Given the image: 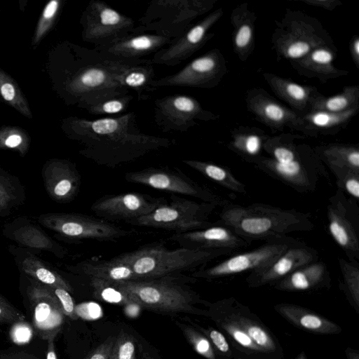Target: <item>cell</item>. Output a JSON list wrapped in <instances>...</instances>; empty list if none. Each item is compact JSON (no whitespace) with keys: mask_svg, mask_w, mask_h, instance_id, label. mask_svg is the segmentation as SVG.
I'll return each instance as SVG.
<instances>
[{"mask_svg":"<svg viewBox=\"0 0 359 359\" xmlns=\"http://www.w3.org/2000/svg\"><path fill=\"white\" fill-rule=\"evenodd\" d=\"M69 124L70 134L83 146L80 154L110 168L175 144L174 140L142 133L132 112L116 118H74Z\"/></svg>","mask_w":359,"mask_h":359,"instance_id":"6da1fadb","label":"cell"},{"mask_svg":"<svg viewBox=\"0 0 359 359\" xmlns=\"http://www.w3.org/2000/svg\"><path fill=\"white\" fill-rule=\"evenodd\" d=\"M299 136L267 137L262 149L269 156L259 155L246 161L299 193L313 191L322 178L330 181V176L313 148L299 142L302 137L296 141Z\"/></svg>","mask_w":359,"mask_h":359,"instance_id":"7a4b0ae2","label":"cell"},{"mask_svg":"<svg viewBox=\"0 0 359 359\" xmlns=\"http://www.w3.org/2000/svg\"><path fill=\"white\" fill-rule=\"evenodd\" d=\"M210 318L233 348L251 359H285L283 348L273 332L250 308L235 297L205 305Z\"/></svg>","mask_w":359,"mask_h":359,"instance_id":"3957f363","label":"cell"},{"mask_svg":"<svg viewBox=\"0 0 359 359\" xmlns=\"http://www.w3.org/2000/svg\"><path fill=\"white\" fill-rule=\"evenodd\" d=\"M216 222L231 228L246 240L268 241L294 232L309 231L315 225L311 215L294 209H284L265 203L224 206Z\"/></svg>","mask_w":359,"mask_h":359,"instance_id":"277c9868","label":"cell"},{"mask_svg":"<svg viewBox=\"0 0 359 359\" xmlns=\"http://www.w3.org/2000/svg\"><path fill=\"white\" fill-rule=\"evenodd\" d=\"M233 252L224 250L168 249L161 245H147L116 256L133 271L135 280L179 276L203 268L211 261Z\"/></svg>","mask_w":359,"mask_h":359,"instance_id":"5b68a950","label":"cell"},{"mask_svg":"<svg viewBox=\"0 0 359 359\" xmlns=\"http://www.w3.org/2000/svg\"><path fill=\"white\" fill-rule=\"evenodd\" d=\"M137 306L164 313H185L207 317V301L184 285L179 276L139 280L109 282Z\"/></svg>","mask_w":359,"mask_h":359,"instance_id":"8992f818","label":"cell"},{"mask_svg":"<svg viewBox=\"0 0 359 359\" xmlns=\"http://www.w3.org/2000/svg\"><path fill=\"white\" fill-rule=\"evenodd\" d=\"M271 43L279 58L290 61L302 58L316 48L334 45L329 33L316 18L290 9L276 22Z\"/></svg>","mask_w":359,"mask_h":359,"instance_id":"52a82bcc","label":"cell"},{"mask_svg":"<svg viewBox=\"0 0 359 359\" xmlns=\"http://www.w3.org/2000/svg\"><path fill=\"white\" fill-rule=\"evenodd\" d=\"M216 0H155L151 1L132 34L154 32L177 39L198 17L210 11Z\"/></svg>","mask_w":359,"mask_h":359,"instance_id":"ba28073f","label":"cell"},{"mask_svg":"<svg viewBox=\"0 0 359 359\" xmlns=\"http://www.w3.org/2000/svg\"><path fill=\"white\" fill-rule=\"evenodd\" d=\"M165 202L151 213L130 220L134 226L172 231L175 233H185L207 228L212 225L209 217L218 206L215 203L197 202L171 194Z\"/></svg>","mask_w":359,"mask_h":359,"instance_id":"9c48e42d","label":"cell"},{"mask_svg":"<svg viewBox=\"0 0 359 359\" xmlns=\"http://www.w3.org/2000/svg\"><path fill=\"white\" fill-rule=\"evenodd\" d=\"M124 178L130 183L145 185L172 194L188 196L218 206L230 203L208 187L195 182L178 168L149 167L126 172Z\"/></svg>","mask_w":359,"mask_h":359,"instance_id":"30bf717a","label":"cell"},{"mask_svg":"<svg viewBox=\"0 0 359 359\" xmlns=\"http://www.w3.org/2000/svg\"><path fill=\"white\" fill-rule=\"evenodd\" d=\"M298 241L290 236L268 240L253 250L230 256L212 266L199 269L191 276L196 279L212 280L250 273L271 264Z\"/></svg>","mask_w":359,"mask_h":359,"instance_id":"8fae6325","label":"cell"},{"mask_svg":"<svg viewBox=\"0 0 359 359\" xmlns=\"http://www.w3.org/2000/svg\"><path fill=\"white\" fill-rule=\"evenodd\" d=\"M38 220L45 227L74 240L115 241L133 233L103 219L79 213H48Z\"/></svg>","mask_w":359,"mask_h":359,"instance_id":"7c38bea8","label":"cell"},{"mask_svg":"<svg viewBox=\"0 0 359 359\" xmlns=\"http://www.w3.org/2000/svg\"><path fill=\"white\" fill-rule=\"evenodd\" d=\"M328 232L348 259L359 260V208L358 201L340 189L328 200Z\"/></svg>","mask_w":359,"mask_h":359,"instance_id":"4fadbf2b","label":"cell"},{"mask_svg":"<svg viewBox=\"0 0 359 359\" xmlns=\"http://www.w3.org/2000/svg\"><path fill=\"white\" fill-rule=\"evenodd\" d=\"M135 22L104 2L91 0L82 17L84 41L104 46L132 34Z\"/></svg>","mask_w":359,"mask_h":359,"instance_id":"5bb4252c","label":"cell"},{"mask_svg":"<svg viewBox=\"0 0 359 359\" xmlns=\"http://www.w3.org/2000/svg\"><path fill=\"white\" fill-rule=\"evenodd\" d=\"M154 121L163 132H186L201 121L218 116L204 109L198 100L184 95H172L154 102Z\"/></svg>","mask_w":359,"mask_h":359,"instance_id":"9a60e30c","label":"cell"},{"mask_svg":"<svg viewBox=\"0 0 359 359\" xmlns=\"http://www.w3.org/2000/svg\"><path fill=\"white\" fill-rule=\"evenodd\" d=\"M226 71L224 56L219 50L214 49L194 59L179 72L156 79L153 86L211 88L219 84Z\"/></svg>","mask_w":359,"mask_h":359,"instance_id":"2e32d148","label":"cell"},{"mask_svg":"<svg viewBox=\"0 0 359 359\" xmlns=\"http://www.w3.org/2000/svg\"><path fill=\"white\" fill-rule=\"evenodd\" d=\"M26 294L35 334L46 341L55 338L65 316L57 297L50 287L35 280L31 281Z\"/></svg>","mask_w":359,"mask_h":359,"instance_id":"e0dca14e","label":"cell"},{"mask_svg":"<svg viewBox=\"0 0 359 359\" xmlns=\"http://www.w3.org/2000/svg\"><path fill=\"white\" fill-rule=\"evenodd\" d=\"M167 202L163 197H153L147 194L127 192L105 195L90 206L91 211L104 220H130L145 216Z\"/></svg>","mask_w":359,"mask_h":359,"instance_id":"ac0fdd59","label":"cell"},{"mask_svg":"<svg viewBox=\"0 0 359 359\" xmlns=\"http://www.w3.org/2000/svg\"><path fill=\"white\" fill-rule=\"evenodd\" d=\"M245 102L248 110L255 118L271 129H288L304 134L306 123L302 115L282 105L264 89L248 90Z\"/></svg>","mask_w":359,"mask_h":359,"instance_id":"d6986e66","label":"cell"},{"mask_svg":"<svg viewBox=\"0 0 359 359\" xmlns=\"http://www.w3.org/2000/svg\"><path fill=\"white\" fill-rule=\"evenodd\" d=\"M223 13L222 8L210 13L181 36L172 39L168 46L157 52L151 59L152 62L175 66L190 57L212 37V34L209 31Z\"/></svg>","mask_w":359,"mask_h":359,"instance_id":"ffe728a7","label":"cell"},{"mask_svg":"<svg viewBox=\"0 0 359 359\" xmlns=\"http://www.w3.org/2000/svg\"><path fill=\"white\" fill-rule=\"evenodd\" d=\"M317 260L319 254L316 250L299 241L271 264L249 273L245 283L250 288L272 285L296 269Z\"/></svg>","mask_w":359,"mask_h":359,"instance_id":"44dd1931","label":"cell"},{"mask_svg":"<svg viewBox=\"0 0 359 359\" xmlns=\"http://www.w3.org/2000/svg\"><path fill=\"white\" fill-rule=\"evenodd\" d=\"M170 240L191 250H224L233 252L250 246L252 241L239 236L231 228L213 222L202 229L174 233Z\"/></svg>","mask_w":359,"mask_h":359,"instance_id":"7402d4cb","label":"cell"},{"mask_svg":"<svg viewBox=\"0 0 359 359\" xmlns=\"http://www.w3.org/2000/svg\"><path fill=\"white\" fill-rule=\"evenodd\" d=\"M172 39L160 34H130L104 46L95 47L105 57L118 61L139 62L147 56L155 55L168 46Z\"/></svg>","mask_w":359,"mask_h":359,"instance_id":"603a6c76","label":"cell"},{"mask_svg":"<svg viewBox=\"0 0 359 359\" xmlns=\"http://www.w3.org/2000/svg\"><path fill=\"white\" fill-rule=\"evenodd\" d=\"M45 188L53 200L60 203L73 201L81 186V175L72 163L54 160L44 166L42 172Z\"/></svg>","mask_w":359,"mask_h":359,"instance_id":"cb8c5ba5","label":"cell"},{"mask_svg":"<svg viewBox=\"0 0 359 359\" xmlns=\"http://www.w3.org/2000/svg\"><path fill=\"white\" fill-rule=\"evenodd\" d=\"M273 309L290 324L306 332L333 335L342 332L338 324L308 308L294 304L280 303Z\"/></svg>","mask_w":359,"mask_h":359,"instance_id":"d4e9b609","label":"cell"},{"mask_svg":"<svg viewBox=\"0 0 359 359\" xmlns=\"http://www.w3.org/2000/svg\"><path fill=\"white\" fill-rule=\"evenodd\" d=\"M337 50L334 45L320 46L312 50L302 58L290 61V63L299 74L316 78L325 83L330 79L348 74L347 71L338 69L334 65Z\"/></svg>","mask_w":359,"mask_h":359,"instance_id":"484cf974","label":"cell"},{"mask_svg":"<svg viewBox=\"0 0 359 359\" xmlns=\"http://www.w3.org/2000/svg\"><path fill=\"white\" fill-rule=\"evenodd\" d=\"M331 281L327 264L317 260L296 269L271 286L283 292H305L329 289Z\"/></svg>","mask_w":359,"mask_h":359,"instance_id":"4316f807","label":"cell"},{"mask_svg":"<svg viewBox=\"0 0 359 359\" xmlns=\"http://www.w3.org/2000/svg\"><path fill=\"white\" fill-rule=\"evenodd\" d=\"M4 233L6 237L29 248L48 250L58 258L67 255V250L40 229L22 218L17 219L5 226Z\"/></svg>","mask_w":359,"mask_h":359,"instance_id":"83f0119b","label":"cell"},{"mask_svg":"<svg viewBox=\"0 0 359 359\" xmlns=\"http://www.w3.org/2000/svg\"><path fill=\"white\" fill-rule=\"evenodd\" d=\"M263 77L271 90L301 115L309 112L312 102L321 95L314 86L301 85L272 73H264Z\"/></svg>","mask_w":359,"mask_h":359,"instance_id":"f1b7e54d","label":"cell"},{"mask_svg":"<svg viewBox=\"0 0 359 359\" xmlns=\"http://www.w3.org/2000/svg\"><path fill=\"white\" fill-rule=\"evenodd\" d=\"M255 13L247 3L238 5L231 14L233 26V46L238 58L244 62L252 53L255 47Z\"/></svg>","mask_w":359,"mask_h":359,"instance_id":"f546056e","label":"cell"},{"mask_svg":"<svg viewBox=\"0 0 359 359\" xmlns=\"http://www.w3.org/2000/svg\"><path fill=\"white\" fill-rule=\"evenodd\" d=\"M69 269L74 273L85 275L90 279H98L106 282L135 280L131 268L120 261L117 257L104 261H83Z\"/></svg>","mask_w":359,"mask_h":359,"instance_id":"4dcf8cb0","label":"cell"},{"mask_svg":"<svg viewBox=\"0 0 359 359\" xmlns=\"http://www.w3.org/2000/svg\"><path fill=\"white\" fill-rule=\"evenodd\" d=\"M358 111L359 107L341 113L309 111L302 115L306 123L304 135L308 136L334 135L346 128Z\"/></svg>","mask_w":359,"mask_h":359,"instance_id":"1f68e13d","label":"cell"},{"mask_svg":"<svg viewBox=\"0 0 359 359\" xmlns=\"http://www.w3.org/2000/svg\"><path fill=\"white\" fill-rule=\"evenodd\" d=\"M17 260L22 271L36 281L52 288L59 287L69 292H73V288L68 281L30 252H22Z\"/></svg>","mask_w":359,"mask_h":359,"instance_id":"d6a6232c","label":"cell"},{"mask_svg":"<svg viewBox=\"0 0 359 359\" xmlns=\"http://www.w3.org/2000/svg\"><path fill=\"white\" fill-rule=\"evenodd\" d=\"M327 167L348 168L359 171V147L350 144L333 143L313 148Z\"/></svg>","mask_w":359,"mask_h":359,"instance_id":"836d02e7","label":"cell"},{"mask_svg":"<svg viewBox=\"0 0 359 359\" xmlns=\"http://www.w3.org/2000/svg\"><path fill=\"white\" fill-rule=\"evenodd\" d=\"M182 162L228 190L241 194L247 192L245 185L225 166L193 159H184Z\"/></svg>","mask_w":359,"mask_h":359,"instance_id":"e575fe53","label":"cell"},{"mask_svg":"<svg viewBox=\"0 0 359 359\" xmlns=\"http://www.w3.org/2000/svg\"><path fill=\"white\" fill-rule=\"evenodd\" d=\"M359 107V86H345L343 90L333 96L323 94L316 97L311 104V111L341 113Z\"/></svg>","mask_w":359,"mask_h":359,"instance_id":"d590c367","label":"cell"},{"mask_svg":"<svg viewBox=\"0 0 359 359\" xmlns=\"http://www.w3.org/2000/svg\"><path fill=\"white\" fill-rule=\"evenodd\" d=\"M153 64L151 60L137 64L124 76L125 86L130 90L135 91L139 100H147L156 89L153 86V82L156 79Z\"/></svg>","mask_w":359,"mask_h":359,"instance_id":"8d00e7d4","label":"cell"},{"mask_svg":"<svg viewBox=\"0 0 359 359\" xmlns=\"http://www.w3.org/2000/svg\"><path fill=\"white\" fill-rule=\"evenodd\" d=\"M342 280L339 287L348 302L357 314H359V262L357 260L338 258Z\"/></svg>","mask_w":359,"mask_h":359,"instance_id":"74e56055","label":"cell"},{"mask_svg":"<svg viewBox=\"0 0 359 359\" xmlns=\"http://www.w3.org/2000/svg\"><path fill=\"white\" fill-rule=\"evenodd\" d=\"M230 148L245 161L259 155L266 135L252 128L236 129L232 132Z\"/></svg>","mask_w":359,"mask_h":359,"instance_id":"f35d334b","label":"cell"},{"mask_svg":"<svg viewBox=\"0 0 359 359\" xmlns=\"http://www.w3.org/2000/svg\"><path fill=\"white\" fill-rule=\"evenodd\" d=\"M22 189L16 180L0 170V216L5 215L22 199Z\"/></svg>","mask_w":359,"mask_h":359,"instance_id":"ab89813d","label":"cell"},{"mask_svg":"<svg viewBox=\"0 0 359 359\" xmlns=\"http://www.w3.org/2000/svg\"><path fill=\"white\" fill-rule=\"evenodd\" d=\"M194 351L206 359H216L212 345L208 338L193 325L177 322Z\"/></svg>","mask_w":359,"mask_h":359,"instance_id":"60d3db41","label":"cell"},{"mask_svg":"<svg viewBox=\"0 0 359 359\" xmlns=\"http://www.w3.org/2000/svg\"><path fill=\"white\" fill-rule=\"evenodd\" d=\"M336 178L337 189L358 201L359 171L348 168L328 167Z\"/></svg>","mask_w":359,"mask_h":359,"instance_id":"b9f144b4","label":"cell"},{"mask_svg":"<svg viewBox=\"0 0 359 359\" xmlns=\"http://www.w3.org/2000/svg\"><path fill=\"white\" fill-rule=\"evenodd\" d=\"M189 322L208 338L214 348L216 359L233 358V348L222 332L210 326L204 328L192 321Z\"/></svg>","mask_w":359,"mask_h":359,"instance_id":"7bdbcfd3","label":"cell"},{"mask_svg":"<svg viewBox=\"0 0 359 359\" xmlns=\"http://www.w3.org/2000/svg\"><path fill=\"white\" fill-rule=\"evenodd\" d=\"M0 94L1 97L22 114L30 116V111L27 107L17 85L0 72Z\"/></svg>","mask_w":359,"mask_h":359,"instance_id":"ee69618b","label":"cell"},{"mask_svg":"<svg viewBox=\"0 0 359 359\" xmlns=\"http://www.w3.org/2000/svg\"><path fill=\"white\" fill-rule=\"evenodd\" d=\"M90 280L91 285L93 288V294L97 299L109 303L120 304L126 306L135 305L124 294L109 282L94 278Z\"/></svg>","mask_w":359,"mask_h":359,"instance_id":"f6af8a7d","label":"cell"},{"mask_svg":"<svg viewBox=\"0 0 359 359\" xmlns=\"http://www.w3.org/2000/svg\"><path fill=\"white\" fill-rule=\"evenodd\" d=\"M109 359H136L133 336L125 332H119L115 337Z\"/></svg>","mask_w":359,"mask_h":359,"instance_id":"bcb514c9","label":"cell"},{"mask_svg":"<svg viewBox=\"0 0 359 359\" xmlns=\"http://www.w3.org/2000/svg\"><path fill=\"white\" fill-rule=\"evenodd\" d=\"M132 99L133 96L130 94L112 98L88 109V111L93 114H118L128 108Z\"/></svg>","mask_w":359,"mask_h":359,"instance_id":"7dc6e473","label":"cell"},{"mask_svg":"<svg viewBox=\"0 0 359 359\" xmlns=\"http://www.w3.org/2000/svg\"><path fill=\"white\" fill-rule=\"evenodd\" d=\"M25 320V316L0 294V325H13Z\"/></svg>","mask_w":359,"mask_h":359,"instance_id":"c3c4849f","label":"cell"},{"mask_svg":"<svg viewBox=\"0 0 359 359\" xmlns=\"http://www.w3.org/2000/svg\"><path fill=\"white\" fill-rule=\"evenodd\" d=\"M58 8L59 2L56 0L49 1L46 6L37 27L36 36L34 38L35 42L39 41L49 29L57 12Z\"/></svg>","mask_w":359,"mask_h":359,"instance_id":"681fc988","label":"cell"},{"mask_svg":"<svg viewBox=\"0 0 359 359\" xmlns=\"http://www.w3.org/2000/svg\"><path fill=\"white\" fill-rule=\"evenodd\" d=\"M50 288L58 299L65 316L73 320H77L79 317L75 312L76 306L69 292L62 288Z\"/></svg>","mask_w":359,"mask_h":359,"instance_id":"f907efd6","label":"cell"},{"mask_svg":"<svg viewBox=\"0 0 359 359\" xmlns=\"http://www.w3.org/2000/svg\"><path fill=\"white\" fill-rule=\"evenodd\" d=\"M11 330V339L18 344H22L29 341L32 335L31 327L24 322L13 325Z\"/></svg>","mask_w":359,"mask_h":359,"instance_id":"816d5d0a","label":"cell"},{"mask_svg":"<svg viewBox=\"0 0 359 359\" xmlns=\"http://www.w3.org/2000/svg\"><path fill=\"white\" fill-rule=\"evenodd\" d=\"M115 337H109L100 344L86 359H109Z\"/></svg>","mask_w":359,"mask_h":359,"instance_id":"f5cc1de1","label":"cell"},{"mask_svg":"<svg viewBox=\"0 0 359 359\" xmlns=\"http://www.w3.org/2000/svg\"><path fill=\"white\" fill-rule=\"evenodd\" d=\"M0 359H40L36 355L24 351H0Z\"/></svg>","mask_w":359,"mask_h":359,"instance_id":"db71d44e","label":"cell"},{"mask_svg":"<svg viewBox=\"0 0 359 359\" xmlns=\"http://www.w3.org/2000/svg\"><path fill=\"white\" fill-rule=\"evenodd\" d=\"M301 1L306 4L320 7L330 11L341 5V2L339 0H301Z\"/></svg>","mask_w":359,"mask_h":359,"instance_id":"11a10c76","label":"cell"},{"mask_svg":"<svg viewBox=\"0 0 359 359\" xmlns=\"http://www.w3.org/2000/svg\"><path fill=\"white\" fill-rule=\"evenodd\" d=\"M350 50L352 57L357 67H359V37L355 36L351 41Z\"/></svg>","mask_w":359,"mask_h":359,"instance_id":"9f6ffc18","label":"cell"},{"mask_svg":"<svg viewBox=\"0 0 359 359\" xmlns=\"http://www.w3.org/2000/svg\"><path fill=\"white\" fill-rule=\"evenodd\" d=\"M22 143V138L18 134L10 135L5 139L4 144L8 148H17Z\"/></svg>","mask_w":359,"mask_h":359,"instance_id":"6f0895ef","label":"cell"},{"mask_svg":"<svg viewBox=\"0 0 359 359\" xmlns=\"http://www.w3.org/2000/svg\"><path fill=\"white\" fill-rule=\"evenodd\" d=\"M55 339L53 337L47 340L46 359H57L54 344Z\"/></svg>","mask_w":359,"mask_h":359,"instance_id":"680465c9","label":"cell"},{"mask_svg":"<svg viewBox=\"0 0 359 359\" xmlns=\"http://www.w3.org/2000/svg\"><path fill=\"white\" fill-rule=\"evenodd\" d=\"M346 359H359V351L351 347L346 348L344 351Z\"/></svg>","mask_w":359,"mask_h":359,"instance_id":"91938a15","label":"cell"},{"mask_svg":"<svg viewBox=\"0 0 359 359\" xmlns=\"http://www.w3.org/2000/svg\"><path fill=\"white\" fill-rule=\"evenodd\" d=\"M233 359H251L248 358L247 355L243 353L239 352L238 351L233 348Z\"/></svg>","mask_w":359,"mask_h":359,"instance_id":"94428289","label":"cell"},{"mask_svg":"<svg viewBox=\"0 0 359 359\" xmlns=\"http://www.w3.org/2000/svg\"><path fill=\"white\" fill-rule=\"evenodd\" d=\"M293 359H309L306 352L304 351H302L297 355L295 356Z\"/></svg>","mask_w":359,"mask_h":359,"instance_id":"6125c7cd","label":"cell"},{"mask_svg":"<svg viewBox=\"0 0 359 359\" xmlns=\"http://www.w3.org/2000/svg\"><path fill=\"white\" fill-rule=\"evenodd\" d=\"M142 358L143 359H155L153 356H151L150 354H149L148 353H144L142 354Z\"/></svg>","mask_w":359,"mask_h":359,"instance_id":"be15d7a7","label":"cell"}]
</instances>
